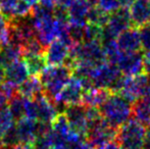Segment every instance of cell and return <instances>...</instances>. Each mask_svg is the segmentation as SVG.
<instances>
[{"label": "cell", "mask_w": 150, "mask_h": 149, "mask_svg": "<svg viewBox=\"0 0 150 149\" xmlns=\"http://www.w3.org/2000/svg\"><path fill=\"white\" fill-rule=\"evenodd\" d=\"M102 119L115 129L131 119L133 114V103L120 93H111L105 102L99 107Z\"/></svg>", "instance_id": "obj_1"}, {"label": "cell", "mask_w": 150, "mask_h": 149, "mask_svg": "<svg viewBox=\"0 0 150 149\" xmlns=\"http://www.w3.org/2000/svg\"><path fill=\"white\" fill-rule=\"evenodd\" d=\"M73 68L67 64L46 66L40 74V79L46 95L52 100L55 99L62 88L73 77Z\"/></svg>", "instance_id": "obj_2"}, {"label": "cell", "mask_w": 150, "mask_h": 149, "mask_svg": "<svg viewBox=\"0 0 150 149\" xmlns=\"http://www.w3.org/2000/svg\"><path fill=\"white\" fill-rule=\"evenodd\" d=\"M115 141L122 149H143L146 142V126L130 119L117 130Z\"/></svg>", "instance_id": "obj_3"}, {"label": "cell", "mask_w": 150, "mask_h": 149, "mask_svg": "<svg viewBox=\"0 0 150 149\" xmlns=\"http://www.w3.org/2000/svg\"><path fill=\"white\" fill-rule=\"evenodd\" d=\"M129 8L124 7L111 12L109 16L108 22L102 28L100 41L107 40H117V38L128 29L132 28Z\"/></svg>", "instance_id": "obj_4"}, {"label": "cell", "mask_w": 150, "mask_h": 149, "mask_svg": "<svg viewBox=\"0 0 150 149\" xmlns=\"http://www.w3.org/2000/svg\"><path fill=\"white\" fill-rule=\"evenodd\" d=\"M120 94L130 100L132 103L139 98L150 95L149 77L144 73L126 77Z\"/></svg>", "instance_id": "obj_5"}, {"label": "cell", "mask_w": 150, "mask_h": 149, "mask_svg": "<svg viewBox=\"0 0 150 149\" xmlns=\"http://www.w3.org/2000/svg\"><path fill=\"white\" fill-rule=\"evenodd\" d=\"M117 135V129L109 126L101 117L91 124L86 140L93 148H103L107 143L113 141Z\"/></svg>", "instance_id": "obj_6"}, {"label": "cell", "mask_w": 150, "mask_h": 149, "mask_svg": "<svg viewBox=\"0 0 150 149\" xmlns=\"http://www.w3.org/2000/svg\"><path fill=\"white\" fill-rule=\"evenodd\" d=\"M84 88L81 80L76 76H73L53 101L57 109L60 107L62 108V112H64L65 108L69 105L81 103Z\"/></svg>", "instance_id": "obj_7"}, {"label": "cell", "mask_w": 150, "mask_h": 149, "mask_svg": "<svg viewBox=\"0 0 150 149\" xmlns=\"http://www.w3.org/2000/svg\"><path fill=\"white\" fill-rule=\"evenodd\" d=\"M115 64L126 77L139 75L143 73L144 68V53L142 50L136 52L120 51Z\"/></svg>", "instance_id": "obj_8"}, {"label": "cell", "mask_w": 150, "mask_h": 149, "mask_svg": "<svg viewBox=\"0 0 150 149\" xmlns=\"http://www.w3.org/2000/svg\"><path fill=\"white\" fill-rule=\"evenodd\" d=\"M64 114L71 130L81 137L86 138L89 131V121L86 113V106L82 103L69 105L65 108Z\"/></svg>", "instance_id": "obj_9"}, {"label": "cell", "mask_w": 150, "mask_h": 149, "mask_svg": "<svg viewBox=\"0 0 150 149\" xmlns=\"http://www.w3.org/2000/svg\"><path fill=\"white\" fill-rule=\"evenodd\" d=\"M71 47L60 39H55L48 45L44 51L47 66L63 64L69 58Z\"/></svg>", "instance_id": "obj_10"}, {"label": "cell", "mask_w": 150, "mask_h": 149, "mask_svg": "<svg viewBox=\"0 0 150 149\" xmlns=\"http://www.w3.org/2000/svg\"><path fill=\"white\" fill-rule=\"evenodd\" d=\"M95 4L94 0H76L69 8V23L71 26L84 27L87 25L89 10Z\"/></svg>", "instance_id": "obj_11"}, {"label": "cell", "mask_w": 150, "mask_h": 149, "mask_svg": "<svg viewBox=\"0 0 150 149\" xmlns=\"http://www.w3.org/2000/svg\"><path fill=\"white\" fill-rule=\"evenodd\" d=\"M34 100L37 103V119L42 123L51 125L52 121L59 114L54 101L46 95L45 92H42L41 94H39Z\"/></svg>", "instance_id": "obj_12"}, {"label": "cell", "mask_w": 150, "mask_h": 149, "mask_svg": "<svg viewBox=\"0 0 150 149\" xmlns=\"http://www.w3.org/2000/svg\"><path fill=\"white\" fill-rule=\"evenodd\" d=\"M133 27L140 28L150 22V0H134L129 6Z\"/></svg>", "instance_id": "obj_13"}, {"label": "cell", "mask_w": 150, "mask_h": 149, "mask_svg": "<svg viewBox=\"0 0 150 149\" xmlns=\"http://www.w3.org/2000/svg\"><path fill=\"white\" fill-rule=\"evenodd\" d=\"M16 130L21 143L34 144L38 137V121L29 117H23L16 121Z\"/></svg>", "instance_id": "obj_14"}, {"label": "cell", "mask_w": 150, "mask_h": 149, "mask_svg": "<svg viewBox=\"0 0 150 149\" xmlns=\"http://www.w3.org/2000/svg\"><path fill=\"white\" fill-rule=\"evenodd\" d=\"M117 45L122 52H136L141 50L139 30L135 27L122 32L117 38Z\"/></svg>", "instance_id": "obj_15"}, {"label": "cell", "mask_w": 150, "mask_h": 149, "mask_svg": "<svg viewBox=\"0 0 150 149\" xmlns=\"http://www.w3.org/2000/svg\"><path fill=\"white\" fill-rule=\"evenodd\" d=\"M6 81L13 85L20 86L29 78V71L24 59H18L4 68Z\"/></svg>", "instance_id": "obj_16"}, {"label": "cell", "mask_w": 150, "mask_h": 149, "mask_svg": "<svg viewBox=\"0 0 150 149\" xmlns=\"http://www.w3.org/2000/svg\"><path fill=\"white\" fill-rule=\"evenodd\" d=\"M110 94L111 92L105 88L91 87L84 91L81 103L86 106H93V107L99 108L109 97Z\"/></svg>", "instance_id": "obj_17"}, {"label": "cell", "mask_w": 150, "mask_h": 149, "mask_svg": "<svg viewBox=\"0 0 150 149\" xmlns=\"http://www.w3.org/2000/svg\"><path fill=\"white\" fill-rule=\"evenodd\" d=\"M18 92L25 98L35 99L39 94L44 92L43 84L38 76H31L18 87Z\"/></svg>", "instance_id": "obj_18"}, {"label": "cell", "mask_w": 150, "mask_h": 149, "mask_svg": "<svg viewBox=\"0 0 150 149\" xmlns=\"http://www.w3.org/2000/svg\"><path fill=\"white\" fill-rule=\"evenodd\" d=\"M23 55L24 52L22 46L8 42L5 45H2L0 49V66L5 68L13 61L20 59V57Z\"/></svg>", "instance_id": "obj_19"}, {"label": "cell", "mask_w": 150, "mask_h": 149, "mask_svg": "<svg viewBox=\"0 0 150 149\" xmlns=\"http://www.w3.org/2000/svg\"><path fill=\"white\" fill-rule=\"evenodd\" d=\"M133 115L134 119L144 126H150V95L141 97L133 102Z\"/></svg>", "instance_id": "obj_20"}, {"label": "cell", "mask_w": 150, "mask_h": 149, "mask_svg": "<svg viewBox=\"0 0 150 149\" xmlns=\"http://www.w3.org/2000/svg\"><path fill=\"white\" fill-rule=\"evenodd\" d=\"M31 76H38L47 66L44 54H25L23 56Z\"/></svg>", "instance_id": "obj_21"}, {"label": "cell", "mask_w": 150, "mask_h": 149, "mask_svg": "<svg viewBox=\"0 0 150 149\" xmlns=\"http://www.w3.org/2000/svg\"><path fill=\"white\" fill-rule=\"evenodd\" d=\"M109 16H110V13L104 11V10L101 9L99 6L94 4V5L91 7V9L89 10L87 20L90 24L97 25V26L103 28V27L107 24V22H108Z\"/></svg>", "instance_id": "obj_22"}, {"label": "cell", "mask_w": 150, "mask_h": 149, "mask_svg": "<svg viewBox=\"0 0 150 149\" xmlns=\"http://www.w3.org/2000/svg\"><path fill=\"white\" fill-rule=\"evenodd\" d=\"M25 100L26 98L18 92L8 101V108L16 121L25 117Z\"/></svg>", "instance_id": "obj_23"}, {"label": "cell", "mask_w": 150, "mask_h": 149, "mask_svg": "<svg viewBox=\"0 0 150 149\" xmlns=\"http://www.w3.org/2000/svg\"><path fill=\"white\" fill-rule=\"evenodd\" d=\"M16 119L11 114L8 106L0 110V138H2L14 125Z\"/></svg>", "instance_id": "obj_24"}, {"label": "cell", "mask_w": 150, "mask_h": 149, "mask_svg": "<svg viewBox=\"0 0 150 149\" xmlns=\"http://www.w3.org/2000/svg\"><path fill=\"white\" fill-rule=\"evenodd\" d=\"M33 145L36 149H51L55 146V137L52 132V128L47 133L38 136Z\"/></svg>", "instance_id": "obj_25"}, {"label": "cell", "mask_w": 150, "mask_h": 149, "mask_svg": "<svg viewBox=\"0 0 150 149\" xmlns=\"http://www.w3.org/2000/svg\"><path fill=\"white\" fill-rule=\"evenodd\" d=\"M141 41V50L144 54H150V22L138 28Z\"/></svg>", "instance_id": "obj_26"}, {"label": "cell", "mask_w": 150, "mask_h": 149, "mask_svg": "<svg viewBox=\"0 0 150 149\" xmlns=\"http://www.w3.org/2000/svg\"><path fill=\"white\" fill-rule=\"evenodd\" d=\"M9 42V20L0 10V46Z\"/></svg>", "instance_id": "obj_27"}, {"label": "cell", "mask_w": 150, "mask_h": 149, "mask_svg": "<svg viewBox=\"0 0 150 149\" xmlns=\"http://www.w3.org/2000/svg\"><path fill=\"white\" fill-rule=\"evenodd\" d=\"M1 139H2L3 146L7 148H11V147H13V146H16V144L21 143L20 139H18V133H16V125H14L9 131L6 132V134Z\"/></svg>", "instance_id": "obj_28"}, {"label": "cell", "mask_w": 150, "mask_h": 149, "mask_svg": "<svg viewBox=\"0 0 150 149\" xmlns=\"http://www.w3.org/2000/svg\"><path fill=\"white\" fill-rule=\"evenodd\" d=\"M95 4L108 13L115 12V10L122 8L120 0H95Z\"/></svg>", "instance_id": "obj_29"}, {"label": "cell", "mask_w": 150, "mask_h": 149, "mask_svg": "<svg viewBox=\"0 0 150 149\" xmlns=\"http://www.w3.org/2000/svg\"><path fill=\"white\" fill-rule=\"evenodd\" d=\"M38 110H37V103L34 99L25 100V117H29L32 119H37Z\"/></svg>", "instance_id": "obj_30"}, {"label": "cell", "mask_w": 150, "mask_h": 149, "mask_svg": "<svg viewBox=\"0 0 150 149\" xmlns=\"http://www.w3.org/2000/svg\"><path fill=\"white\" fill-rule=\"evenodd\" d=\"M67 149H93V147L88 143L87 140H84V138H82V139L67 145Z\"/></svg>", "instance_id": "obj_31"}, {"label": "cell", "mask_w": 150, "mask_h": 149, "mask_svg": "<svg viewBox=\"0 0 150 149\" xmlns=\"http://www.w3.org/2000/svg\"><path fill=\"white\" fill-rule=\"evenodd\" d=\"M143 73L150 77V54H144V68Z\"/></svg>", "instance_id": "obj_32"}, {"label": "cell", "mask_w": 150, "mask_h": 149, "mask_svg": "<svg viewBox=\"0 0 150 149\" xmlns=\"http://www.w3.org/2000/svg\"><path fill=\"white\" fill-rule=\"evenodd\" d=\"M8 101H9L8 97L4 94V92L0 89V110L3 109V108H5L6 106H7Z\"/></svg>", "instance_id": "obj_33"}, {"label": "cell", "mask_w": 150, "mask_h": 149, "mask_svg": "<svg viewBox=\"0 0 150 149\" xmlns=\"http://www.w3.org/2000/svg\"><path fill=\"white\" fill-rule=\"evenodd\" d=\"M58 1L59 0H40V4L48 6V7L54 8L58 4Z\"/></svg>", "instance_id": "obj_34"}, {"label": "cell", "mask_w": 150, "mask_h": 149, "mask_svg": "<svg viewBox=\"0 0 150 149\" xmlns=\"http://www.w3.org/2000/svg\"><path fill=\"white\" fill-rule=\"evenodd\" d=\"M10 149H36L33 144H25V143H18L16 146L11 147Z\"/></svg>", "instance_id": "obj_35"}, {"label": "cell", "mask_w": 150, "mask_h": 149, "mask_svg": "<svg viewBox=\"0 0 150 149\" xmlns=\"http://www.w3.org/2000/svg\"><path fill=\"white\" fill-rule=\"evenodd\" d=\"M103 149H122V148L120 147V144L115 140V141H111V142H109V143H107L106 145L103 147Z\"/></svg>", "instance_id": "obj_36"}, {"label": "cell", "mask_w": 150, "mask_h": 149, "mask_svg": "<svg viewBox=\"0 0 150 149\" xmlns=\"http://www.w3.org/2000/svg\"><path fill=\"white\" fill-rule=\"evenodd\" d=\"M75 1L76 0H59L58 1V5H61L65 8H69Z\"/></svg>", "instance_id": "obj_37"}, {"label": "cell", "mask_w": 150, "mask_h": 149, "mask_svg": "<svg viewBox=\"0 0 150 149\" xmlns=\"http://www.w3.org/2000/svg\"><path fill=\"white\" fill-rule=\"evenodd\" d=\"M26 3H28L29 5H31L32 7H34L35 5H37L38 3L40 2V0H24Z\"/></svg>", "instance_id": "obj_38"}, {"label": "cell", "mask_w": 150, "mask_h": 149, "mask_svg": "<svg viewBox=\"0 0 150 149\" xmlns=\"http://www.w3.org/2000/svg\"><path fill=\"white\" fill-rule=\"evenodd\" d=\"M4 79H5V72H4V68L0 66V84L4 81Z\"/></svg>", "instance_id": "obj_39"}, {"label": "cell", "mask_w": 150, "mask_h": 149, "mask_svg": "<svg viewBox=\"0 0 150 149\" xmlns=\"http://www.w3.org/2000/svg\"><path fill=\"white\" fill-rule=\"evenodd\" d=\"M51 149H67V146H64V145H55L53 146Z\"/></svg>", "instance_id": "obj_40"}, {"label": "cell", "mask_w": 150, "mask_h": 149, "mask_svg": "<svg viewBox=\"0 0 150 149\" xmlns=\"http://www.w3.org/2000/svg\"><path fill=\"white\" fill-rule=\"evenodd\" d=\"M143 149H150V142H145V145H144V148Z\"/></svg>", "instance_id": "obj_41"}, {"label": "cell", "mask_w": 150, "mask_h": 149, "mask_svg": "<svg viewBox=\"0 0 150 149\" xmlns=\"http://www.w3.org/2000/svg\"><path fill=\"white\" fill-rule=\"evenodd\" d=\"M3 147H4V146H3V143H2V139L0 138V149H2Z\"/></svg>", "instance_id": "obj_42"}, {"label": "cell", "mask_w": 150, "mask_h": 149, "mask_svg": "<svg viewBox=\"0 0 150 149\" xmlns=\"http://www.w3.org/2000/svg\"><path fill=\"white\" fill-rule=\"evenodd\" d=\"M2 149H10V148H7V147H3Z\"/></svg>", "instance_id": "obj_43"}, {"label": "cell", "mask_w": 150, "mask_h": 149, "mask_svg": "<svg viewBox=\"0 0 150 149\" xmlns=\"http://www.w3.org/2000/svg\"><path fill=\"white\" fill-rule=\"evenodd\" d=\"M149 87H150V77H149Z\"/></svg>", "instance_id": "obj_44"}, {"label": "cell", "mask_w": 150, "mask_h": 149, "mask_svg": "<svg viewBox=\"0 0 150 149\" xmlns=\"http://www.w3.org/2000/svg\"><path fill=\"white\" fill-rule=\"evenodd\" d=\"M93 149H103V148H93Z\"/></svg>", "instance_id": "obj_45"}, {"label": "cell", "mask_w": 150, "mask_h": 149, "mask_svg": "<svg viewBox=\"0 0 150 149\" xmlns=\"http://www.w3.org/2000/svg\"><path fill=\"white\" fill-rule=\"evenodd\" d=\"M0 49H1V46H0Z\"/></svg>", "instance_id": "obj_46"}]
</instances>
